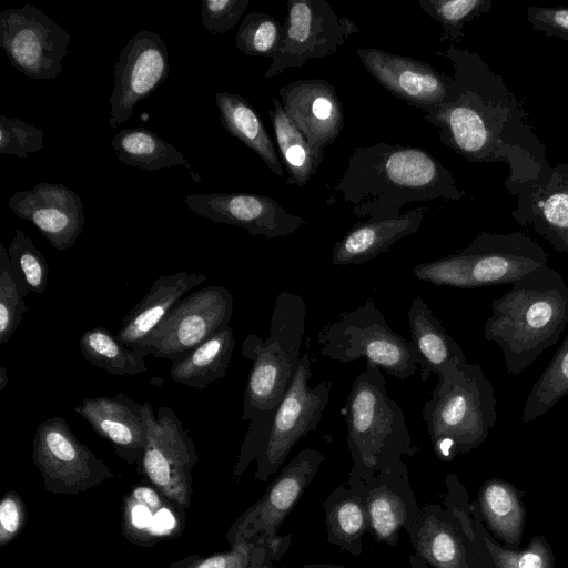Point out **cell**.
Wrapping results in <instances>:
<instances>
[{"label":"cell","mask_w":568,"mask_h":568,"mask_svg":"<svg viewBox=\"0 0 568 568\" xmlns=\"http://www.w3.org/2000/svg\"><path fill=\"white\" fill-rule=\"evenodd\" d=\"M26 521V508L14 491H8L0 503V545L9 544Z\"/></svg>","instance_id":"obj_46"},{"label":"cell","mask_w":568,"mask_h":568,"mask_svg":"<svg viewBox=\"0 0 568 568\" xmlns=\"http://www.w3.org/2000/svg\"><path fill=\"white\" fill-rule=\"evenodd\" d=\"M280 99L285 113L320 160L344 126V112L335 88L324 79H302L283 85Z\"/></svg>","instance_id":"obj_21"},{"label":"cell","mask_w":568,"mask_h":568,"mask_svg":"<svg viewBox=\"0 0 568 568\" xmlns=\"http://www.w3.org/2000/svg\"><path fill=\"white\" fill-rule=\"evenodd\" d=\"M32 460L45 489L53 494L77 495L113 477L111 468L74 436L60 416L48 418L37 427Z\"/></svg>","instance_id":"obj_15"},{"label":"cell","mask_w":568,"mask_h":568,"mask_svg":"<svg viewBox=\"0 0 568 568\" xmlns=\"http://www.w3.org/2000/svg\"><path fill=\"white\" fill-rule=\"evenodd\" d=\"M470 511L481 546L494 568H555L551 547L544 536H535L520 550L503 547L486 529L477 500L470 503Z\"/></svg>","instance_id":"obj_36"},{"label":"cell","mask_w":568,"mask_h":568,"mask_svg":"<svg viewBox=\"0 0 568 568\" xmlns=\"http://www.w3.org/2000/svg\"><path fill=\"white\" fill-rule=\"evenodd\" d=\"M424 12L443 27L440 41H458L469 21L490 11L493 0H418Z\"/></svg>","instance_id":"obj_39"},{"label":"cell","mask_w":568,"mask_h":568,"mask_svg":"<svg viewBox=\"0 0 568 568\" xmlns=\"http://www.w3.org/2000/svg\"><path fill=\"white\" fill-rule=\"evenodd\" d=\"M148 440L139 471L165 498L186 508L190 505L192 469L199 462L193 439L171 407H161L156 415L144 403Z\"/></svg>","instance_id":"obj_14"},{"label":"cell","mask_w":568,"mask_h":568,"mask_svg":"<svg viewBox=\"0 0 568 568\" xmlns=\"http://www.w3.org/2000/svg\"><path fill=\"white\" fill-rule=\"evenodd\" d=\"M317 343L321 355L332 361L351 363L364 358L402 381L413 376L418 365L410 343L389 327L372 298L324 326Z\"/></svg>","instance_id":"obj_8"},{"label":"cell","mask_w":568,"mask_h":568,"mask_svg":"<svg viewBox=\"0 0 568 568\" xmlns=\"http://www.w3.org/2000/svg\"><path fill=\"white\" fill-rule=\"evenodd\" d=\"M511 216L558 253H568V163L552 166L548 182L517 196Z\"/></svg>","instance_id":"obj_24"},{"label":"cell","mask_w":568,"mask_h":568,"mask_svg":"<svg viewBox=\"0 0 568 568\" xmlns=\"http://www.w3.org/2000/svg\"><path fill=\"white\" fill-rule=\"evenodd\" d=\"M548 266V255L521 232L478 233L458 253L416 265L414 275L436 286L477 288L514 284L524 275Z\"/></svg>","instance_id":"obj_7"},{"label":"cell","mask_w":568,"mask_h":568,"mask_svg":"<svg viewBox=\"0 0 568 568\" xmlns=\"http://www.w3.org/2000/svg\"><path fill=\"white\" fill-rule=\"evenodd\" d=\"M178 506L153 486L134 487L124 501L123 534L140 545L176 535L181 524Z\"/></svg>","instance_id":"obj_28"},{"label":"cell","mask_w":568,"mask_h":568,"mask_svg":"<svg viewBox=\"0 0 568 568\" xmlns=\"http://www.w3.org/2000/svg\"><path fill=\"white\" fill-rule=\"evenodd\" d=\"M7 251L12 276L21 295L24 297L29 291L37 294L44 293L48 286L49 266L32 240L21 230H16Z\"/></svg>","instance_id":"obj_38"},{"label":"cell","mask_w":568,"mask_h":568,"mask_svg":"<svg viewBox=\"0 0 568 568\" xmlns=\"http://www.w3.org/2000/svg\"><path fill=\"white\" fill-rule=\"evenodd\" d=\"M250 0H202V27L213 34H223L241 20Z\"/></svg>","instance_id":"obj_44"},{"label":"cell","mask_w":568,"mask_h":568,"mask_svg":"<svg viewBox=\"0 0 568 568\" xmlns=\"http://www.w3.org/2000/svg\"><path fill=\"white\" fill-rule=\"evenodd\" d=\"M281 557L256 538L241 539L232 544L230 551L195 559L187 568H260Z\"/></svg>","instance_id":"obj_41"},{"label":"cell","mask_w":568,"mask_h":568,"mask_svg":"<svg viewBox=\"0 0 568 568\" xmlns=\"http://www.w3.org/2000/svg\"><path fill=\"white\" fill-rule=\"evenodd\" d=\"M204 273L179 271L160 275L144 297L123 318L116 338L133 351L142 353V345L169 311L189 291L206 281ZM145 356V355H144Z\"/></svg>","instance_id":"obj_25"},{"label":"cell","mask_w":568,"mask_h":568,"mask_svg":"<svg viewBox=\"0 0 568 568\" xmlns=\"http://www.w3.org/2000/svg\"><path fill=\"white\" fill-rule=\"evenodd\" d=\"M334 189L353 214L375 221L399 217L409 203L465 196L427 151L386 142L356 148Z\"/></svg>","instance_id":"obj_2"},{"label":"cell","mask_w":568,"mask_h":568,"mask_svg":"<svg viewBox=\"0 0 568 568\" xmlns=\"http://www.w3.org/2000/svg\"><path fill=\"white\" fill-rule=\"evenodd\" d=\"M408 561H409L412 568H430L426 562H424L416 555H410L408 557Z\"/></svg>","instance_id":"obj_48"},{"label":"cell","mask_w":568,"mask_h":568,"mask_svg":"<svg viewBox=\"0 0 568 568\" xmlns=\"http://www.w3.org/2000/svg\"><path fill=\"white\" fill-rule=\"evenodd\" d=\"M425 211V206H418L399 217L356 224L333 247L332 263L359 265L387 252L396 242L419 230Z\"/></svg>","instance_id":"obj_26"},{"label":"cell","mask_w":568,"mask_h":568,"mask_svg":"<svg viewBox=\"0 0 568 568\" xmlns=\"http://www.w3.org/2000/svg\"><path fill=\"white\" fill-rule=\"evenodd\" d=\"M82 356L93 366L113 375H138L148 371L144 355L121 343L104 327L85 331L79 341Z\"/></svg>","instance_id":"obj_35"},{"label":"cell","mask_w":568,"mask_h":568,"mask_svg":"<svg viewBox=\"0 0 568 568\" xmlns=\"http://www.w3.org/2000/svg\"><path fill=\"white\" fill-rule=\"evenodd\" d=\"M362 488L371 535L377 542L397 546L400 529L409 534L420 511L406 464L402 460L378 471Z\"/></svg>","instance_id":"obj_22"},{"label":"cell","mask_w":568,"mask_h":568,"mask_svg":"<svg viewBox=\"0 0 568 568\" xmlns=\"http://www.w3.org/2000/svg\"><path fill=\"white\" fill-rule=\"evenodd\" d=\"M214 100L226 132L253 150L272 172L282 178L284 170L275 145L252 104L230 92H219Z\"/></svg>","instance_id":"obj_30"},{"label":"cell","mask_w":568,"mask_h":568,"mask_svg":"<svg viewBox=\"0 0 568 568\" xmlns=\"http://www.w3.org/2000/svg\"><path fill=\"white\" fill-rule=\"evenodd\" d=\"M284 26L272 16L258 11L247 13L235 36V45L245 55L273 59L278 50Z\"/></svg>","instance_id":"obj_40"},{"label":"cell","mask_w":568,"mask_h":568,"mask_svg":"<svg viewBox=\"0 0 568 568\" xmlns=\"http://www.w3.org/2000/svg\"><path fill=\"white\" fill-rule=\"evenodd\" d=\"M311 357L301 356L294 379L273 417L268 437L256 458L255 479L267 481L283 466L294 446L315 430L331 395V381L310 386Z\"/></svg>","instance_id":"obj_12"},{"label":"cell","mask_w":568,"mask_h":568,"mask_svg":"<svg viewBox=\"0 0 568 568\" xmlns=\"http://www.w3.org/2000/svg\"><path fill=\"white\" fill-rule=\"evenodd\" d=\"M437 54L454 65L452 92L446 102L419 110L440 141L470 162L507 163L505 186L514 196L544 186L552 169L545 145L501 75L454 44Z\"/></svg>","instance_id":"obj_1"},{"label":"cell","mask_w":568,"mask_h":568,"mask_svg":"<svg viewBox=\"0 0 568 568\" xmlns=\"http://www.w3.org/2000/svg\"><path fill=\"white\" fill-rule=\"evenodd\" d=\"M74 412L97 435L111 443L120 458L130 465H140L148 440L144 403L119 393L113 397L83 398Z\"/></svg>","instance_id":"obj_23"},{"label":"cell","mask_w":568,"mask_h":568,"mask_svg":"<svg viewBox=\"0 0 568 568\" xmlns=\"http://www.w3.org/2000/svg\"><path fill=\"white\" fill-rule=\"evenodd\" d=\"M410 345L422 366V381L430 373L442 376L454 364L465 363L466 356L457 342L447 333L439 320L420 296H416L408 310Z\"/></svg>","instance_id":"obj_27"},{"label":"cell","mask_w":568,"mask_h":568,"mask_svg":"<svg viewBox=\"0 0 568 568\" xmlns=\"http://www.w3.org/2000/svg\"><path fill=\"white\" fill-rule=\"evenodd\" d=\"M111 144L118 159L130 166L150 172L175 165L190 169L184 155L174 145L143 126L121 130Z\"/></svg>","instance_id":"obj_33"},{"label":"cell","mask_w":568,"mask_h":568,"mask_svg":"<svg viewBox=\"0 0 568 568\" xmlns=\"http://www.w3.org/2000/svg\"><path fill=\"white\" fill-rule=\"evenodd\" d=\"M268 111L274 135L282 160L288 173L287 184L304 186L323 162L312 150L307 140L285 113L281 100L272 99Z\"/></svg>","instance_id":"obj_34"},{"label":"cell","mask_w":568,"mask_h":568,"mask_svg":"<svg viewBox=\"0 0 568 568\" xmlns=\"http://www.w3.org/2000/svg\"><path fill=\"white\" fill-rule=\"evenodd\" d=\"M526 19L535 30L542 31L547 37L568 41V8L530 6Z\"/></svg>","instance_id":"obj_45"},{"label":"cell","mask_w":568,"mask_h":568,"mask_svg":"<svg viewBox=\"0 0 568 568\" xmlns=\"http://www.w3.org/2000/svg\"><path fill=\"white\" fill-rule=\"evenodd\" d=\"M422 418L442 462L481 445L498 418L494 386L481 366L457 363L439 376Z\"/></svg>","instance_id":"obj_6"},{"label":"cell","mask_w":568,"mask_h":568,"mask_svg":"<svg viewBox=\"0 0 568 568\" xmlns=\"http://www.w3.org/2000/svg\"><path fill=\"white\" fill-rule=\"evenodd\" d=\"M362 487L353 488L347 484L339 485L323 503L327 542L337 546L355 558L363 552V536L369 529Z\"/></svg>","instance_id":"obj_29"},{"label":"cell","mask_w":568,"mask_h":568,"mask_svg":"<svg viewBox=\"0 0 568 568\" xmlns=\"http://www.w3.org/2000/svg\"><path fill=\"white\" fill-rule=\"evenodd\" d=\"M325 456L315 448L297 453L271 481L262 498L248 508L229 531L230 544L256 538L283 556L292 535L278 536V529L315 478Z\"/></svg>","instance_id":"obj_10"},{"label":"cell","mask_w":568,"mask_h":568,"mask_svg":"<svg viewBox=\"0 0 568 568\" xmlns=\"http://www.w3.org/2000/svg\"><path fill=\"white\" fill-rule=\"evenodd\" d=\"M169 70V52L160 34L141 30L133 36L121 49L113 71L110 126L128 121L136 104L166 80Z\"/></svg>","instance_id":"obj_17"},{"label":"cell","mask_w":568,"mask_h":568,"mask_svg":"<svg viewBox=\"0 0 568 568\" xmlns=\"http://www.w3.org/2000/svg\"><path fill=\"white\" fill-rule=\"evenodd\" d=\"M28 307L12 276L8 251L0 243V344L9 342Z\"/></svg>","instance_id":"obj_42"},{"label":"cell","mask_w":568,"mask_h":568,"mask_svg":"<svg viewBox=\"0 0 568 568\" xmlns=\"http://www.w3.org/2000/svg\"><path fill=\"white\" fill-rule=\"evenodd\" d=\"M477 504L485 526L506 545L518 547L526 518L518 489L504 479H488L478 491Z\"/></svg>","instance_id":"obj_31"},{"label":"cell","mask_w":568,"mask_h":568,"mask_svg":"<svg viewBox=\"0 0 568 568\" xmlns=\"http://www.w3.org/2000/svg\"><path fill=\"white\" fill-rule=\"evenodd\" d=\"M347 445L353 462L347 485L361 488L378 471L416 450L399 405L389 397L381 368L367 364L356 376L345 406Z\"/></svg>","instance_id":"obj_5"},{"label":"cell","mask_w":568,"mask_h":568,"mask_svg":"<svg viewBox=\"0 0 568 568\" xmlns=\"http://www.w3.org/2000/svg\"><path fill=\"white\" fill-rule=\"evenodd\" d=\"M366 71L389 93L417 109L448 100L453 77L429 64L379 49L356 50Z\"/></svg>","instance_id":"obj_19"},{"label":"cell","mask_w":568,"mask_h":568,"mask_svg":"<svg viewBox=\"0 0 568 568\" xmlns=\"http://www.w3.org/2000/svg\"><path fill=\"white\" fill-rule=\"evenodd\" d=\"M186 207L214 223L240 226L266 239L295 233L306 222L286 212L274 199L250 193L190 194Z\"/></svg>","instance_id":"obj_18"},{"label":"cell","mask_w":568,"mask_h":568,"mask_svg":"<svg viewBox=\"0 0 568 568\" xmlns=\"http://www.w3.org/2000/svg\"><path fill=\"white\" fill-rule=\"evenodd\" d=\"M491 312L484 338L499 346L507 372L517 376L559 341L568 324V285L558 271L537 268L495 298Z\"/></svg>","instance_id":"obj_4"},{"label":"cell","mask_w":568,"mask_h":568,"mask_svg":"<svg viewBox=\"0 0 568 568\" xmlns=\"http://www.w3.org/2000/svg\"><path fill=\"white\" fill-rule=\"evenodd\" d=\"M8 204L18 217L31 222L58 251L71 247L82 234L83 203L63 184L39 183L31 190L12 194Z\"/></svg>","instance_id":"obj_20"},{"label":"cell","mask_w":568,"mask_h":568,"mask_svg":"<svg viewBox=\"0 0 568 568\" xmlns=\"http://www.w3.org/2000/svg\"><path fill=\"white\" fill-rule=\"evenodd\" d=\"M278 50L264 72L274 78L288 68H300L311 59L334 54L359 29L339 18L324 0H290Z\"/></svg>","instance_id":"obj_16"},{"label":"cell","mask_w":568,"mask_h":568,"mask_svg":"<svg viewBox=\"0 0 568 568\" xmlns=\"http://www.w3.org/2000/svg\"><path fill=\"white\" fill-rule=\"evenodd\" d=\"M306 303L298 294L281 292L271 316L270 336L252 333L242 343V355L252 362L244 399L243 420H250L234 476L256 460L265 444L275 412L288 390L301 361Z\"/></svg>","instance_id":"obj_3"},{"label":"cell","mask_w":568,"mask_h":568,"mask_svg":"<svg viewBox=\"0 0 568 568\" xmlns=\"http://www.w3.org/2000/svg\"><path fill=\"white\" fill-rule=\"evenodd\" d=\"M234 347V332L229 325L183 357L172 362L170 376L176 383L204 389L225 377Z\"/></svg>","instance_id":"obj_32"},{"label":"cell","mask_w":568,"mask_h":568,"mask_svg":"<svg viewBox=\"0 0 568 568\" xmlns=\"http://www.w3.org/2000/svg\"><path fill=\"white\" fill-rule=\"evenodd\" d=\"M70 41L71 34L34 6L0 12V48L10 64L30 79H55L63 71Z\"/></svg>","instance_id":"obj_13"},{"label":"cell","mask_w":568,"mask_h":568,"mask_svg":"<svg viewBox=\"0 0 568 568\" xmlns=\"http://www.w3.org/2000/svg\"><path fill=\"white\" fill-rule=\"evenodd\" d=\"M260 568H277V567H275L273 565V562H270ZM302 568H346V567L344 565H339V564L326 562V564H308V565L303 566Z\"/></svg>","instance_id":"obj_47"},{"label":"cell","mask_w":568,"mask_h":568,"mask_svg":"<svg viewBox=\"0 0 568 568\" xmlns=\"http://www.w3.org/2000/svg\"><path fill=\"white\" fill-rule=\"evenodd\" d=\"M233 296L209 285L180 300L142 345L143 355L174 362L230 325Z\"/></svg>","instance_id":"obj_11"},{"label":"cell","mask_w":568,"mask_h":568,"mask_svg":"<svg viewBox=\"0 0 568 568\" xmlns=\"http://www.w3.org/2000/svg\"><path fill=\"white\" fill-rule=\"evenodd\" d=\"M568 395V334L551 361L532 385L525 402L521 422L536 420Z\"/></svg>","instance_id":"obj_37"},{"label":"cell","mask_w":568,"mask_h":568,"mask_svg":"<svg viewBox=\"0 0 568 568\" xmlns=\"http://www.w3.org/2000/svg\"><path fill=\"white\" fill-rule=\"evenodd\" d=\"M445 508L429 504L408 534L415 555L430 568H488L465 487L446 476Z\"/></svg>","instance_id":"obj_9"},{"label":"cell","mask_w":568,"mask_h":568,"mask_svg":"<svg viewBox=\"0 0 568 568\" xmlns=\"http://www.w3.org/2000/svg\"><path fill=\"white\" fill-rule=\"evenodd\" d=\"M9 383L8 371L4 366L0 368V392L4 389Z\"/></svg>","instance_id":"obj_49"},{"label":"cell","mask_w":568,"mask_h":568,"mask_svg":"<svg viewBox=\"0 0 568 568\" xmlns=\"http://www.w3.org/2000/svg\"><path fill=\"white\" fill-rule=\"evenodd\" d=\"M44 148V131L19 118L0 116V153L28 159Z\"/></svg>","instance_id":"obj_43"}]
</instances>
